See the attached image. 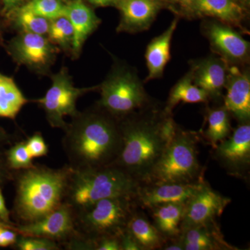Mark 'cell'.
<instances>
[{"label":"cell","mask_w":250,"mask_h":250,"mask_svg":"<svg viewBox=\"0 0 250 250\" xmlns=\"http://www.w3.org/2000/svg\"><path fill=\"white\" fill-rule=\"evenodd\" d=\"M118 121L122 147L112 166L141 184L165 152L178 125L165 105L155 100Z\"/></svg>","instance_id":"6da1fadb"},{"label":"cell","mask_w":250,"mask_h":250,"mask_svg":"<svg viewBox=\"0 0 250 250\" xmlns=\"http://www.w3.org/2000/svg\"><path fill=\"white\" fill-rule=\"evenodd\" d=\"M64 131L62 147L72 169L112 166L121 152L119 121L100 106L78 112Z\"/></svg>","instance_id":"7a4b0ae2"},{"label":"cell","mask_w":250,"mask_h":250,"mask_svg":"<svg viewBox=\"0 0 250 250\" xmlns=\"http://www.w3.org/2000/svg\"><path fill=\"white\" fill-rule=\"evenodd\" d=\"M71 167L51 169L34 166L18 176L15 210L25 223L41 220L64 202Z\"/></svg>","instance_id":"3957f363"},{"label":"cell","mask_w":250,"mask_h":250,"mask_svg":"<svg viewBox=\"0 0 250 250\" xmlns=\"http://www.w3.org/2000/svg\"><path fill=\"white\" fill-rule=\"evenodd\" d=\"M137 181L115 166L72 169L64 202L75 213L108 197L136 196Z\"/></svg>","instance_id":"277c9868"},{"label":"cell","mask_w":250,"mask_h":250,"mask_svg":"<svg viewBox=\"0 0 250 250\" xmlns=\"http://www.w3.org/2000/svg\"><path fill=\"white\" fill-rule=\"evenodd\" d=\"M199 136L177 126L173 138L141 185L191 184L204 180L197 152Z\"/></svg>","instance_id":"5b68a950"},{"label":"cell","mask_w":250,"mask_h":250,"mask_svg":"<svg viewBox=\"0 0 250 250\" xmlns=\"http://www.w3.org/2000/svg\"><path fill=\"white\" fill-rule=\"evenodd\" d=\"M98 106L117 119L139 111L154 101L136 72L127 64L115 62L106 80L99 85Z\"/></svg>","instance_id":"8992f818"},{"label":"cell","mask_w":250,"mask_h":250,"mask_svg":"<svg viewBox=\"0 0 250 250\" xmlns=\"http://www.w3.org/2000/svg\"><path fill=\"white\" fill-rule=\"evenodd\" d=\"M139 207L133 196L103 199L75 213V225L82 238L94 242L103 236H120Z\"/></svg>","instance_id":"52a82bcc"},{"label":"cell","mask_w":250,"mask_h":250,"mask_svg":"<svg viewBox=\"0 0 250 250\" xmlns=\"http://www.w3.org/2000/svg\"><path fill=\"white\" fill-rule=\"evenodd\" d=\"M52 85L43 98L36 100L45 111L46 118L51 126L65 130L67 123L65 116L74 117L78 113L77 100L84 94L98 90L99 85L88 88H77L73 84L71 77L66 67L52 75Z\"/></svg>","instance_id":"ba28073f"},{"label":"cell","mask_w":250,"mask_h":250,"mask_svg":"<svg viewBox=\"0 0 250 250\" xmlns=\"http://www.w3.org/2000/svg\"><path fill=\"white\" fill-rule=\"evenodd\" d=\"M6 50L15 62L39 74L49 71L58 52L45 36L27 32H21L11 40Z\"/></svg>","instance_id":"9c48e42d"},{"label":"cell","mask_w":250,"mask_h":250,"mask_svg":"<svg viewBox=\"0 0 250 250\" xmlns=\"http://www.w3.org/2000/svg\"><path fill=\"white\" fill-rule=\"evenodd\" d=\"M202 31L208 39L213 53L230 65L248 66L250 45L236 29L214 19H205Z\"/></svg>","instance_id":"30bf717a"},{"label":"cell","mask_w":250,"mask_h":250,"mask_svg":"<svg viewBox=\"0 0 250 250\" xmlns=\"http://www.w3.org/2000/svg\"><path fill=\"white\" fill-rule=\"evenodd\" d=\"M213 156L229 175L247 180L250 169V123L238 125L213 148Z\"/></svg>","instance_id":"8fae6325"},{"label":"cell","mask_w":250,"mask_h":250,"mask_svg":"<svg viewBox=\"0 0 250 250\" xmlns=\"http://www.w3.org/2000/svg\"><path fill=\"white\" fill-rule=\"evenodd\" d=\"M231 202L207 182L186 205L182 230L215 221Z\"/></svg>","instance_id":"7c38bea8"},{"label":"cell","mask_w":250,"mask_h":250,"mask_svg":"<svg viewBox=\"0 0 250 250\" xmlns=\"http://www.w3.org/2000/svg\"><path fill=\"white\" fill-rule=\"evenodd\" d=\"M75 212L63 202L57 209L41 220L24 223L16 228L21 236L39 237L57 241L73 236L75 230Z\"/></svg>","instance_id":"4fadbf2b"},{"label":"cell","mask_w":250,"mask_h":250,"mask_svg":"<svg viewBox=\"0 0 250 250\" xmlns=\"http://www.w3.org/2000/svg\"><path fill=\"white\" fill-rule=\"evenodd\" d=\"M189 64L193 83L208 94L209 100H221L230 64L214 53L190 61Z\"/></svg>","instance_id":"5bb4252c"},{"label":"cell","mask_w":250,"mask_h":250,"mask_svg":"<svg viewBox=\"0 0 250 250\" xmlns=\"http://www.w3.org/2000/svg\"><path fill=\"white\" fill-rule=\"evenodd\" d=\"M223 106L239 125L250 123V75L248 66L230 65Z\"/></svg>","instance_id":"9a60e30c"},{"label":"cell","mask_w":250,"mask_h":250,"mask_svg":"<svg viewBox=\"0 0 250 250\" xmlns=\"http://www.w3.org/2000/svg\"><path fill=\"white\" fill-rule=\"evenodd\" d=\"M206 183L203 180L191 184L140 185L135 200L139 208L146 209L164 204H187Z\"/></svg>","instance_id":"2e32d148"},{"label":"cell","mask_w":250,"mask_h":250,"mask_svg":"<svg viewBox=\"0 0 250 250\" xmlns=\"http://www.w3.org/2000/svg\"><path fill=\"white\" fill-rule=\"evenodd\" d=\"M162 0H121L117 7L121 18L118 32H141L147 30L162 7Z\"/></svg>","instance_id":"e0dca14e"},{"label":"cell","mask_w":250,"mask_h":250,"mask_svg":"<svg viewBox=\"0 0 250 250\" xmlns=\"http://www.w3.org/2000/svg\"><path fill=\"white\" fill-rule=\"evenodd\" d=\"M246 16V6L238 0H195L190 18H209L247 32Z\"/></svg>","instance_id":"ac0fdd59"},{"label":"cell","mask_w":250,"mask_h":250,"mask_svg":"<svg viewBox=\"0 0 250 250\" xmlns=\"http://www.w3.org/2000/svg\"><path fill=\"white\" fill-rule=\"evenodd\" d=\"M184 250H236L224 238L217 220L182 230Z\"/></svg>","instance_id":"d6986e66"},{"label":"cell","mask_w":250,"mask_h":250,"mask_svg":"<svg viewBox=\"0 0 250 250\" xmlns=\"http://www.w3.org/2000/svg\"><path fill=\"white\" fill-rule=\"evenodd\" d=\"M65 17L70 21L73 29L72 52L74 55L78 56L85 41L96 30L101 20L82 0H73L66 5Z\"/></svg>","instance_id":"ffe728a7"},{"label":"cell","mask_w":250,"mask_h":250,"mask_svg":"<svg viewBox=\"0 0 250 250\" xmlns=\"http://www.w3.org/2000/svg\"><path fill=\"white\" fill-rule=\"evenodd\" d=\"M178 22L179 18H174L167 29L148 44L145 54L148 74L145 82L160 79L164 75L166 65L170 60L171 42Z\"/></svg>","instance_id":"44dd1931"},{"label":"cell","mask_w":250,"mask_h":250,"mask_svg":"<svg viewBox=\"0 0 250 250\" xmlns=\"http://www.w3.org/2000/svg\"><path fill=\"white\" fill-rule=\"evenodd\" d=\"M187 204L169 203L149 208L152 224L166 242L179 239Z\"/></svg>","instance_id":"7402d4cb"},{"label":"cell","mask_w":250,"mask_h":250,"mask_svg":"<svg viewBox=\"0 0 250 250\" xmlns=\"http://www.w3.org/2000/svg\"><path fill=\"white\" fill-rule=\"evenodd\" d=\"M139 208L131 215L126 229L142 250H162L166 241L156 229L147 215Z\"/></svg>","instance_id":"603a6c76"},{"label":"cell","mask_w":250,"mask_h":250,"mask_svg":"<svg viewBox=\"0 0 250 250\" xmlns=\"http://www.w3.org/2000/svg\"><path fill=\"white\" fill-rule=\"evenodd\" d=\"M205 123L206 128L201 131L202 136L213 148L228 138L233 131L230 113L223 105L206 108Z\"/></svg>","instance_id":"cb8c5ba5"},{"label":"cell","mask_w":250,"mask_h":250,"mask_svg":"<svg viewBox=\"0 0 250 250\" xmlns=\"http://www.w3.org/2000/svg\"><path fill=\"white\" fill-rule=\"evenodd\" d=\"M209 100L208 94L193 83L191 74L188 71L172 87L164 105L166 111L172 113L179 103L207 104Z\"/></svg>","instance_id":"d4e9b609"},{"label":"cell","mask_w":250,"mask_h":250,"mask_svg":"<svg viewBox=\"0 0 250 250\" xmlns=\"http://www.w3.org/2000/svg\"><path fill=\"white\" fill-rule=\"evenodd\" d=\"M28 102L14 80L0 72V117L15 119Z\"/></svg>","instance_id":"484cf974"},{"label":"cell","mask_w":250,"mask_h":250,"mask_svg":"<svg viewBox=\"0 0 250 250\" xmlns=\"http://www.w3.org/2000/svg\"><path fill=\"white\" fill-rule=\"evenodd\" d=\"M48 39L54 45L64 49L71 48L73 29L71 23L65 16L49 21Z\"/></svg>","instance_id":"4316f807"},{"label":"cell","mask_w":250,"mask_h":250,"mask_svg":"<svg viewBox=\"0 0 250 250\" xmlns=\"http://www.w3.org/2000/svg\"><path fill=\"white\" fill-rule=\"evenodd\" d=\"M14 25L19 28L21 32L31 33L45 36L49 30V21L21 9L16 10L14 18Z\"/></svg>","instance_id":"83f0119b"},{"label":"cell","mask_w":250,"mask_h":250,"mask_svg":"<svg viewBox=\"0 0 250 250\" xmlns=\"http://www.w3.org/2000/svg\"><path fill=\"white\" fill-rule=\"evenodd\" d=\"M20 9L29 11L49 21L66 15V5L60 0H31Z\"/></svg>","instance_id":"f1b7e54d"},{"label":"cell","mask_w":250,"mask_h":250,"mask_svg":"<svg viewBox=\"0 0 250 250\" xmlns=\"http://www.w3.org/2000/svg\"><path fill=\"white\" fill-rule=\"evenodd\" d=\"M32 159L25 141H22L12 146L6 154V161L9 168L15 170H24L34 167Z\"/></svg>","instance_id":"f546056e"},{"label":"cell","mask_w":250,"mask_h":250,"mask_svg":"<svg viewBox=\"0 0 250 250\" xmlns=\"http://www.w3.org/2000/svg\"><path fill=\"white\" fill-rule=\"evenodd\" d=\"M17 249L20 250H59L55 241L39 237H18L15 243Z\"/></svg>","instance_id":"4dcf8cb0"},{"label":"cell","mask_w":250,"mask_h":250,"mask_svg":"<svg viewBox=\"0 0 250 250\" xmlns=\"http://www.w3.org/2000/svg\"><path fill=\"white\" fill-rule=\"evenodd\" d=\"M26 146L32 158L46 156L48 153V147L40 133H36L25 141Z\"/></svg>","instance_id":"1f68e13d"},{"label":"cell","mask_w":250,"mask_h":250,"mask_svg":"<svg viewBox=\"0 0 250 250\" xmlns=\"http://www.w3.org/2000/svg\"><path fill=\"white\" fill-rule=\"evenodd\" d=\"M96 250H122L120 236L101 237L95 241Z\"/></svg>","instance_id":"d6a6232c"},{"label":"cell","mask_w":250,"mask_h":250,"mask_svg":"<svg viewBox=\"0 0 250 250\" xmlns=\"http://www.w3.org/2000/svg\"><path fill=\"white\" fill-rule=\"evenodd\" d=\"M195 0H170L172 8L179 16L188 18L191 16L192 5Z\"/></svg>","instance_id":"836d02e7"},{"label":"cell","mask_w":250,"mask_h":250,"mask_svg":"<svg viewBox=\"0 0 250 250\" xmlns=\"http://www.w3.org/2000/svg\"><path fill=\"white\" fill-rule=\"evenodd\" d=\"M17 238V233L10 229L9 227H5L0 230V247L1 248L13 246L16 243Z\"/></svg>","instance_id":"e575fe53"},{"label":"cell","mask_w":250,"mask_h":250,"mask_svg":"<svg viewBox=\"0 0 250 250\" xmlns=\"http://www.w3.org/2000/svg\"><path fill=\"white\" fill-rule=\"evenodd\" d=\"M122 250H142L126 228L120 235Z\"/></svg>","instance_id":"d590c367"},{"label":"cell","mask_w":250,"mask_h":250,"mask_svg":"<svg viewBox=\"0 0 250 250\" xmlns=\"http://www.w3.org/2000/svg\"><path fill=\"white\" fill-rule=\"evenodd\" d=\"M0 220L6 225H9V224H11L10 213L5 205L4 197H3L1 189H0Z\"/></svg>","instance_id":"8d00e7d4"},{"label":"cell","mask_w":250,"mask_h":250,"mask_svg":"<svg viewBox=\"0 0 250 250\" xmlns=\"http://www.w3.org/2000/svg\"><path fill=\"white\" fill-rule=\"evenodd\" d=\"M3 3V11L5 14H9L13 10L22 2L23 0H1Z\"/></svg>","instance_id":"74e56055"},{"label":"cell","mask_w":250,"mask_h":250,"mask_svg":"<svg viewBox=\"0 0 250 250\" xmlns=\"http://www.w3.org/2000/svg\"><path fill=\"white\" fill-rule=\"evenodd\" d=\"M90 4L97 6H118L121 0H87Z\"/></svg>","instance_id":"f35d334b"},{"label":"cell","mask_w":250,"mask_h":250,"mask_svg":"<svg viewBox=\"0 0 250 250\" xmlns=\"http://www.w3.org/2000/svg\"><path fill=\"white\" fill-rule=\"evenodd\" d=\"M164 250H184L183 246L180 240H174V241H168L166 242L165 245L162 248Z\"/></svg>","instance_id":"ab89813d"},{"label":"cell","mask_w":250,"mask_h":250,"mask_svg":"<svg viewBox=\"0 0 250 250\" xmlns=\"http://www.w3.org/2000/svg\"><path fill=\"white\" fill-rule=\"evenodd\" d=\"M9 173L0 161V185L7 179Z\"/></svg>","instance_id":"60d3db41"},{"label":"cell","mask_w":250,"mask_h":250,"mask_svg":"<svg viewBox=\"0 0 250 250\" xmlns=\"http://www.w3.org/2000/svg\"><path fill=\"white\" fill-rule=\"evenodd\" d=\"M6 139H7V136H6V133H5L4 130L0 127V143L3 142Z\"/></svg>","instance_id":"b9f144b4"},{"label":"cell","mask_w":250,"mask_h":250,"mask_svg":"<svg viewBox=\"0 0 250 250\" xmlns=\"http://www.w3.org/2000/svg\"><path fill=\"white\" fill-rule=\"evenodd\" d=\"M238 1H239V2H241L243 6H246L247 8V6H248L250 4V0H238Z\"/></svg>","instance_id":"7bdbcfd3"},{"label":"cell","mask_w":250,"mask_h":250,"mask_svg":"<svg viewBox=\"0 0 250 250\" xmlns=\"http://www.w3.org/2000/svg\"><path fill=\"white\" fill-rule=\"evenodd\" d=\"M5 227H9V228H11L9 225H6V224H4V223H0V230H1L3 228H5Z\"/></svg>","instance_id":"ee69618b"},{"label":"cell","mask_w":250,"mask_h":250,"mask_svg":"<svg viewBox=\"0 0 250 250\" xmlns=\"http://www.w3.org/2000/svg\"><path fill=\"white\" fill-rule=\"evenodd\" d=\"M162 1H163V0H162Z\"/></svg>","instance_id":"f6af8a7d"}]
</instances>
